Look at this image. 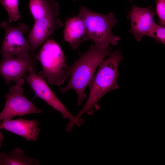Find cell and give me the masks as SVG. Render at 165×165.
<instances>
[{
    "mask_svg": "<svg viewBox=\"0 0 165 165\" xmlns=\"http://www.w3.org/2000/svg\"><path fill=\"white\" fill-rule=\"evenodd\" d=\"M131 1H132V0H130Z\"/></svg>",
    "mask_w": 165,
    "mask_h": 165,
    "instance_id": "cell-20",
    "label": "cell"
},
{
    "mask_svg": "<svg viewBox=\"0 0 165 165\" xmlns=\"http://www.w3.org/2000/svg\"><path fill=\"white\" fill-rule=\"evenodd\" d=\"M7 11L10 22L17 21L20 17L18 0H0Z\"/></svg>",
    "mask_w": 165,
    "mask_h": 165,
    "instance_id": "cell-15",
    "label": "cell"
},
{
    "mask_svg": "<svg viewBox=\"0 0 165 165\" xmlns=\"http://www.w3.org/2000/svg\"><path fill=\"white\" fill-rule=\"evenodd\" d=\"M112 53L110 46L102 48L91 45L87 51L69 66L71 79L68 84L61 89V92L64 93L70 89L74 90L78 96V105H81L86 97L85 89L93 79L97 67Z\"/></svg>",
    "mask_w": 165,
    "mask_h": 165,
    "instance_id": "cell-1",
    "label": "cell"
},
{
    "mask_svg": "<svg viewBox=\"0 0 165 165\" xmlns=\"http://www.w3.org/2000/svg\"><path fill=\"white\" fill-rule=\"evenodd\" d=\"M79 16L83 20L85 27V33L82 42L92 41L94 45L100 48H105L110 44L116 46L120 38L112 33L113 27L118 22L114 13L107 14L97 13L81 6Z\"/></svg>",
    "mask_w": 165,
    "mask_h": 165,
    "instance_id": "cell-3",
    "label": "cell"
},
{
    "mask_svg": "<svg viewBox=\"0 0 165 165\" xmlns=\"http://www.w3.org/2000/svg\"><path fill=\"white\" fill-rule=\"evenodd\" d=\"M35 21L29 35V42L34 55L36 49L56 30L63 26L57 18L43 17Z\"/></svg>",
    "mask_w": 165,
    "mask_h": 165,
    "instance_id": "cell-10",
    "label": "cell"
},
{
    "mask_svg": "<svg viewBox=\"0 0 165 165\" xmlns=\"http://www.w3.org/2000/svg\"><path fill=\"white\" fill-rule=\"evenodd\" d=\"M0 120H0V130L1 129V124L0 123ZM4 135H3L2 133L0 131V148L1 147L2 142L3 140H4Z\"/></svg>",
    "mask_w": 165,
    "mask_h": 165,
    "instance_id": "cell-18",
    "label": "cell"
},
{
    "mask_svg": "<svg viewBox=\"0 0 165 165\" xmlns=\"http://www.w3.org/2000/svg\"><path fill=\"white\" fill-rule=\"evenodd\" d=\"M85 31L84 22L79 16L69 18L65 24L64 40L69 43L73 50H75L82 42Z\"/></svg>",
    "mask_w": 165,
    "mask_h": 165,
    "instance_id": "cell-12",
    "label": "cell"
},
{
    "mask_svg": "<svg viewBox=\"0 0 165 165\" xmlns=\"http://www.w3.org/2000/svg\"><path fill=\"white\" fill-rule=\"evenodd\" d=\"M23 93L22 87L17 85L9 89V93L4 96L6 102L3 110L0 113V120L6 121L16 116L42 112L23 94Z\"/></svg>",
    "mask_w": 165,
    "mask_h": 165,
    "instance_id": "cell-7",
    "label": "cell"
},
{
    "mask_svg": "<svg viewBox=\"0 0 165 165\" xmlns=\"http://www.w3.org/2000/svg\"><path fill=\"white\" fill-rule=\"evenodd\" d=\"M39 161L36 158L26 156L24 151L17 148L11 151L0 153V165H38Z\"/></svg>",
    "mask_w": 165,
    "mask_h": 165,
    "instance_id": "cell-14",
    "label": "cell"
},
{
    "mask_svg": "<svg viewBox=\"0 0 165 165\" xmlns=\"http://www.w3.org/2000/svg\"><path fill=\"white\" fill-rule=\"evenodd\" d=\"M29 74L26 77L27 83L30 85L35 95L45 101L54 109L59 112L63 117L67 119L69 123L67 127L70 131L73 125H80L81 123L67 110L65 107L50 88L44 79L35 72V67L31 68Z\"/></svg>",
    "mask_w": 165,
    "mask_h": 165,
    "instance_id": "cell-6",
    "label": "cell"
},
{
    "mask_svg": "<svg viewBox=\"0 0 165 165\" xmlns=\"http://www.w3.org/2000/svg\"><path fill=\"white\" fill-rule=\"evenodd\" d=\"M35 58L42 67L38 75L49 84L60 86L70 75L65 57L59 45L53 40H48L44 44Z\"/></svg>",
    "mask_w": 165,
    "mask_h": 165,
    "instance_id": "cell-4",
    "label": "cell"
},
{
    "mask_svg": "<svg viewBox=\"0 0 165 165\" xmlns=\"http://www.w3.org/2000/svg\"><path fill=\"white\" fill-rule=\"evenodd\" d=\"M33 55L30 54L22 57L2 56L0 62V75L8 84L14 81L16 85L21 86L25 82L27 73L36 64Z\"/></svg>",
    "mask_w": 165,
    "mask_h": 165,
    "instance_id": "cell-8",
    "label": "cell"
},
{
    "mask_svg": "<svg viewBox=\"0 0 165 165\" xmlns=\"http://www.w3.org/2000/svg\"><path fill=\"white\" fill-rule=\"evenodd\" d=\"M155 13L151 6L141 8L133 5L128 17L130 20V32L138 41L141 40L155 23Z\"/></svg>",
    "mask_w": 165,
    "mask_h": 165,
    "instance_id": "cell-9",
    "label": "cell"
},
{
    "mask_svg": "<svg viewBox=\"0 0 165 165\" xmlns=\"http://www.w3.org/2000/svg\"><path fill=\"white\" fill-rule=\"evenodd\" d=\"M39 123L34 120H28L20 118L18 119L2 121L1 129L20 136L28 141H37L40 129Z\"/></svg>",
    "mask_w": 165,
    "mask_h": 165,
    "instance_id": "cell-11",
    "label": "cell"
},
{
    "mask_svg": "<svg viewBox=\"0 0 165 165\" xmlns=\"http://www.w3.org/2000/svg\"><path fill=\"white\" fill-rule=\"evenodd\" d=\"M146 35L155 39L156 42L165 44V27L156 23H154Z\"/></svg>",
    "mask_w": 165,
    "mask_h": 165,
    "instance_id": "cell-16",
    "label": "cell"
},
{
    "mask_svg": "<svg viewBox=\"0 0 165 165\" xmlns=\"http://www.w3.org/2000/svg\"><path fill=\"white\" fill-rule=\"evenodd\" d=\"M29 7L35 21L43 17L57 18L59 14L56 0H30Z\"/></svg>",
    "mask_w": 165,
    "mask_h": 165,
    "instance_id": "cell-13",
    "label": "cell"
},
{
    "mask_svg": "<svg viewBox=\"0 0 165 165\" xmlns=\"http://www.w3.org/2000/svg\"><path fill=\"white\" fill-rule=\"evenodd\" d=\"M0 26L6 32L0 50L2 56L22 57L30 54L33 55L29 42L24 36L28 30L27 26L23 23H20L16 26L11 25L4 21L0 24Z\"/></svg>",
    "mask_w": 165,
    "mask_h": 165,
    "instance_id": "cell-5",
    "label": "cell"
},
{
    "mask_svg": "<svg viewBox=\"0 0 165 165\" xmlns=\"http://www.w3.org/2000/svg\"><path fill=\"white\" fill-rule=\"evenodd\" d=\"M156 12L159 18V23L165 25V0H156Z\"/></svg>",
    "mask_w": 165,
    "mask_h": 165,
    "instance_id": "cell-17",
    "label": "cell"
},
{
    "mask_svg": "<svg viewBox=\"0 0 165 165\" xmlns=\"http://www.w3.org/2000/svg\"><path fill=\"white\" fill-rule=\"evenodd\" d=\"M73 1H76V0H72Z\"/></svg>",
    "mask_w": 165,
    "mask_h": 165,
    "instance_id": "cell-19",
    "label": "cell"
},
{
    "mask_svg": "<svg viewBox=\"0 0 165 165\" xmlns=\"http://www.w3.org/2000/svg\"><path fill=\"white\" fill-rule=\"evenodd\" d=\"M122 52L115 50L99 65L96 75L89 84L90 91L88 98L82 109L75 116L76 119L95 108L99 100L105 94L119 88L117 82L118 66L123 59Z\"/></svg>",
    "mask_w": 165,
    "mask_h": 165,
    "instance_id": "cell-2",
    "label": "cell"
}]
</instances>
